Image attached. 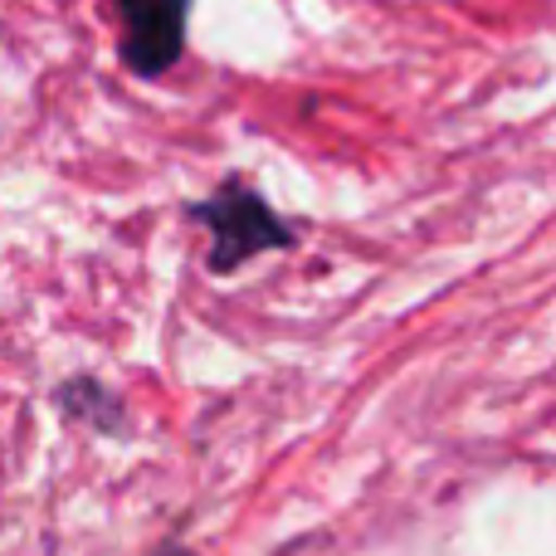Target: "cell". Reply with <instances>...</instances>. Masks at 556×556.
Segmentation results:
<instances>
[{"label": "cell", "instance_id": "cell-1", "mask_svg": "<svg viewBox=\"0 0 556 556\" xmlns=\"http://www.w3.org/2000/svg\"><path fill=\"white\" fill-rule=\"evenodd\" d=\"M195 220L211 225V235H215L211 269H220V274L240 269V264L250 260V254H260V250H278V244H288V230L278 225V215L250 191H220L215 201L195 205Z\"/></svg>", "mask_w": 556, "mask_h": 556}, {"label": "cell", "instance_id": "cell-2", "mask_svg": "<svg viewBox=\"0 0 556 556\" xmlns=\"http://www.w3.org/2000/svg\"><path fill=\"white\" fill-rule=\"evenodd\" d=\"M191 0H117L123 15V59L137 74H162L181 54Z\"/></svg>", "mask_w": 556, "mask_h": 556}]
</instances>
